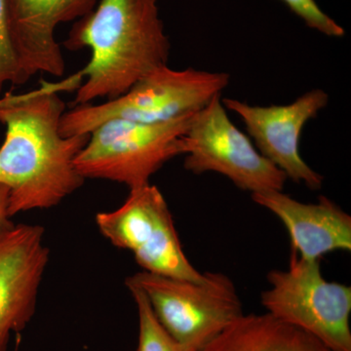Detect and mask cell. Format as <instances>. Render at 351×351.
Here are the masks:
<instances>
[{
    "mask_svg": "<svg viewBox=\"0 0 351 351\" xmlns=\"http://www.w3.org/2000/svg\"><path fill=\"white\" fill-rule=\"evenodd\" d=\"M49 253L40 226L15 225L0 239V351L34 317Z\"/></svg>",
    "mask_w": 351,
    "mask_h": 351,
    "instance_id": "30bf717a",
    "label": "cell"
},
{
    "mask_svg": "<svg viewBox=\"0 0 351 351\" xmlns=\"http://www.w3.org/2000/svg\"><path fill=\"white\" fill-rule=\"evenodd\" d=\"M226 110L244 122L255 147L265 158L282 171L287 179L306 184L311 189L322 186L323 177L302 159L300 141L304 127L329 103L321 89L306 92L284 106H252L234 99H221Z\"/></svg>",
    "mask_w": 351,
    "mask_h": 351,
    "instance_id": "9c48e42d",
    "label": "cell"
},
{
    "mask_svg": "<svg viewBox=\"0 0 351 351\" xmlns=\"http://www.w3.org/2000/svg\"><path fill=\"white\" fill-rule=\"evenodd\" d=\"M64 46L91 51L86 66L73 75L80 82L75 106L126 93L145 76L168 66L171 48L157 0H99L76 21Z\"/></svg>",
    "mask_w": 351,
    "mask_h": 351,
    "instance_id": "7a4b0ae2",
    "label": "cell"
},
{
    "mask_svg": "<svg viewBox=\"0 0 351 351\" xmlns=\"http://www.w3.org/2000/svg\"><path fill=\"white\" fill-rule=\"evenodd\" d=\"M129 191L121 206L97 215L96 223L101 234L117 248L130 251L145 271L201 280L204 274L184 255L161 191L151 184Z\"/></svg>",
    "mask_w": 351,
    "mask_h": 351,
    "instance_id": "52a82bcc",
    "label": "cell"
},
{
    "mask_svg": "<svg viewBox=\"0 0 351 351\" xmlns=\"http://www.w3.org/2000/svg\"><path fill=\"white\" fill-rule=\"evenodd\" d=\"M307 27L329 38H343L345 29L321 10L315 0H282Z\"/></svg>",
    "mask_w": 351,
    "mask_h": 351,
    "instance_id": "2e32d148",
    "label": "cell"
},
{
    "mask_svg": "<svg viewBox=\"0 0 351 351\" xmlns=\"http://www.w3.org/2000/svg\"><path fill=\"white\" fill-rule=\"evenodd\" d=\"M254 202L276 215L287 228L292 251L306 260L351 250V217L326 196L302 203L281 191L252 195Z\"/></svg>",
    "mask_w": 351,
    "mask_h": 351,
    "instance_id": "7c38bea8",
    "label": "cell"
},
{
    "mask_svg": "<svg viewBox=\"0 0 351 351\" xmlns=\"http://www.w3.org/2000/svg\"><path fill=\"white\" fill-rule=\"evenodd\" d=\"M199 281L138 272L126 279L147 298L154 315L168 334L199 351L232 321L243 314L232 279L221 272H203Z\"/></svg>",
    "mask_w": 351,
    "mask_h": 351,
    "instance_id": "5b68a950",
    "label": "cell"
},
{
    "mask_svg": "<svg viewBox=\"0 0 351 351\" xmlns=\"http://www.w3.org/2000/svg\"><path fill=\"white\" fill-rule=\"evenodd\" d=\"M228 84V73L162 66L117 98L66 110L60 129L64 137H71L87 135L101 122L112 119L151 124L172 121L200 112Z\"/></svg>",
    "mask_w": 351,
    "mask_h": 351,
    "instance_id": "3957f363",
    "label": "cell"
},
{
    "mask_svg": "<svg viewBox=\"0 0 351 351\" xmlns=\"http://www.w3.org/2000/svg\"><path fill=\"white\" fill-rule=\"evenodd\" d=\"M66 91L63 80L23 93L0 96V124L5 138L0 147V184L10 191L11 216L57 206L84 184L75 158L87 135L61 133Z\"/></svg>",
    "mask_w": 351,
    "mask_h": 351,
    "instance_id": "6da1fadb",
    "label": "cell"
},
{
    "mask_svg": "<svg viewBox=\"0 0 351 351\" xmlns=\"http://www.w3.org/2000/svg\"><path fill=\"white\" fill-rule=\"evenodd\" d=\"M199 351L332 350L308 332L269 313H243Z\"/></svg>",
    "mask_w": 351,
    "mask_h": 351,
    "instance_id": "4fadbf2b",
    "label": "cell"
},
{
    "mask_svg": "<svg viewBox=\"0 0 351 351\" xmlns=\"http://www.w3.org/2000/svg\"><path fill=\"white\" fill-rule=\"evenodd\" d=\"M193 115L154 124L106 120L90 132L76 156V170L85 180H107L129 189L151 184L164 164L184 156L182 138Z\"/></svg>",
    "mask_w": 351,
    "mask_h": 351,
    "instance_id": "277c9868",
    "label": "cell"
},
{
    "mask_svg": "<svg viewBox=\"0 0 351 351\" xmlns=\"http://www.w3.org/2000/svg\"><path fill=\"white\" fill-rule=\"evenodd\" d=\"M7 84H25L9 31L6 0H0V96Z\"/></svg>",
    "mask_w": 351,
    "mask_h": 351,
    "instance_id": "9a60e30c",
    "label": "cell"
},
{
    "mask_svg": "<svg viewBox=\"0 0 351 351\" xmlns=\"http://www.w3.org/2000/svg\"><path fill=\"white\" fill-rule=\"evenodd\" d=\"M10 214V191L4 184H0V239L14 228Z\"/></svg>",
    "mask_w": 351,
    "mask_h": 351,
    "instance_id": "e0dca14e",
    "label": "cell"
},
{
    "mask_svg": "<svg viewBox=\"0 0 351 351\" xmlns=\"http://www.w3.org/2000/svg\"><path fill=\"white\" fill-rule=\"evenodd\" d=\"M99 0H6L9 31L24 82L38 73L61 77L66 62L58 25L91 12Z\"/></svg>",
    "mask_w": 351,
    "mask_h": 351,
    "instance_id": "8fae6325",
    "label": "cell"
},
{
    "mask_svg": "<svg viewBox=\"0 0 351 351\" xmlns=\"http://www.w3.org/2000/svg\"><path fill=\"white\" fill-rule=\"evenodd\" d=\"M136 302L138 316L137 351H197L182 345L168 334L157 320L147 298L135 286L126 285Z\"/></svg>",
    "mask_w": 351,
    "mask_h": 351,
    "instance_id": "5bb4252c",
    "label": "cell"
},
{
    "mask_svg": "<svg viewBox=\"0 0 351 351\" xmlns=\"http://www.w3.org/2000/svg\"><path fill=\"white\" fill-rule=\"evenodd\" d=\"M184 169L219 173L243 191H283L287 177L258 151L228 117L221 95L195 113L184 134Z\"/></svg>",
    "mask_w": 351,
    "mask_h": 351,
    "instance_id": "ba28073f",
    "label": "cell"
},
{
    "mask_svg": "<svg viewBox=\"0 0 351 351\" xmlns=\"http://www.w3.org/2000/svg\"><path fill=\"white\" fill-rule=\"evenodd\" d=\"M262 293L267 313L308 332L332 351H351V287L323 277L320 260H306L291 252L285 270L267 274Z\"/></svg>",
    "mask_w": 351,
    "mask_h": 351,
    "instance_id": "8992f818",
    "label": "cell"
}]
</instances>
